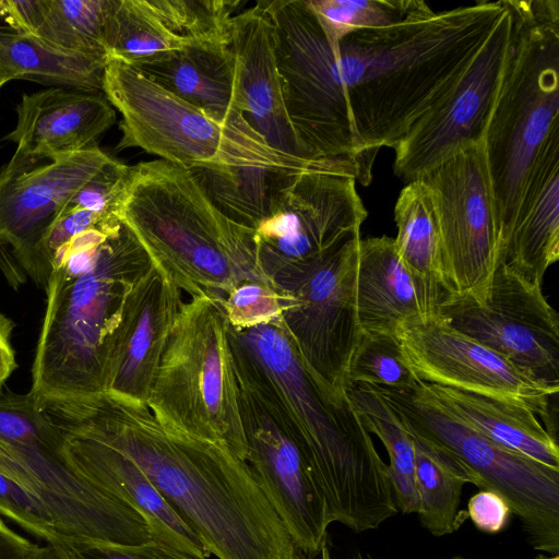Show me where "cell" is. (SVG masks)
Instances as JSON below:
<instances>
[{"label":"cell","mask_w":559,"mask_h":559,"mask_svg":"<svg viewBox=\"0 0 559 559\" xmlns=\"http://www.w3.org/2000/svg\"><path fill=\"white\" fill-rule=\"evenodd\" d=\"M285 110L308 159L346 160L368 186L381 147L395 150L453 88L504 0L358 28L330 45L307 0H264Z\"/></svg>","instance_id":"cell-1"},{"label":"cell","mask_w":559,"mask_h":559,"mask_svg":"<svg viewBox=\"0 0 559 559\" xmlns=\"http://www.w3.org/2000/svg\"><path fill=\"white\" fill-rule=\"evenodd\" d=\"M41 407L133 460L217 559H298L249 464L226 443L186 432L146 402L111 392Z\"/></svg>","instance_id":"cell-2"},{"label":"cell","mask_w":559,"mask_h":559,"mask_svg":"<svg viewBox=\"0 0 559 559\" xmlns=\"http://www.w3.org/2000/svg\"><path fill=\"white\" fill-rule=\"evenodd\" d=\"M151 263L117 215L56 250L32 366L29 393L37 404L106 392L111 338L130 290Z\"/></svg>","instance_id":"cell-3"},{"label":"cell","mask_w":559,"mask_h":559,"mask_svg":"<svg viewBox=\"0 0 559 559\" xmlns=\"http://www.w3.org/2000/svg\"><path fill=\"white\" fill-rule=\"evenodd\" d=\"M266 394L312 465L332 522L356 533L399 511L388 465L349 397L336 399L309 372L283 320L236 331Z\"/></svg>","instance_id":"cell-4"},{"label":"cell","mask_w":559,"mask_h":559,"mask_svg":"<svg viewBox=\"0 0 559 559\" xmlns=\"http://www.w3.org/2000/svg\"><path fill=\"white\" fill-rule=\"evenodd\" d=\"M116 214L190 295L221 297L218 292L228 295L243 283L277 290L254 230L224 215L183 167L159 158L130 166Z\"/></svg>","instance_id":"cell-5"},{"label":"cell","mask_w":559,"mask_h":559,"mask_svg":"<svg viewBox=\"0 0 559 559\" xmlns=\"http://www.w3.org/2000/svg\"><path fill=\"white\" fill-rule=\"evenodd\" d=\"M506 4L511 36L483 140L500 252L533 170L547 146L559 140V1Z\"/></svg>","instance_id":"cell-6"},{"label":"cell","mask_w":559,"mask_h":559,"mask_svg":"<svg viewBox=\"0 0 559 559\" xmlns=\"http://www.w3.org/2000/svg\"><path fill=\"white\" fill-rule=\"evenodd\" d=\"M146 403L158 418L222 441L246 461L231 328L221 297L200 292L182 300Z\"/></svg>","instance_id":"cell-7"},{"label":"cell","mask_w":559,"mask_h":559,"mask_svg":"<svg viewBox=\"0 0 559 559\" xmlns=\"http://www.w3.org/2000/svg\"><path fill=\"white\" fill-rule=\"evenodd\" d=\"M401 424L456 464L471 484L496 492L536 550L559 555V469L507 449L456 419L417 386L370 385Z\"/></svg>","instance_id":"cell-8"},{"label":"cell","mask_w":559,"mask_h":559,"mask_svg":"<svg viewBox=\"0 0 559 559\" xmlns=\"http://www.w3.org/2000/svg\"><path fill=\"white\" fill-rule=\"evenodd\" d=\"M360 235L310 261L286 264L292 297L283 323L312 377L336 399H346L347 370L360 335L355 281Z\"/></svg>","instance_id":"cell-9"},{"label":"cell","mask_w":559,"mask_h":559,"mask_svg":"<svg viewBox=\"0 0 559 559\" xmlns=\"http://www.w3.org/2000/svg\"><path fill=\"white\" fill-rule=\"evenodd\" d=\"M416 179L435 198L448 297L484 301L500 261V231L484 143L461 148Z\"/></svg>","instance_id":"cell-10"},{"label":"cell","mask_w":559,"mask_h":559,"mask_svg":"<svg viewBox=\"0 0 559 559\" xmlns=\"http://www.w3.org/2000/svg\"><path fill=\"white\" fill-rule=\"evenodd\" d=\"M237 371L246 462L296 549L319 555L333 523L320 480L266 392L238 366Z\"/></svg>","instance_id":"cell-11"},{"label":"cell","mask_w":559,"mask_h":559,"mask_svg":"<svg viewBox=\"0 0 559 559\" xmlns=\"http://www.w3.org/2000/svg\"><path fill=\"white\" fill-rule=\"evenodd\" d=\"M102 91L122 117L118 150L140 147L188 170L224 164L238 112L217 122L135 68L110 58Z\"/></svg>","instance_id":"cell-12"},{"label":"cell","mask_w":559,"mask_h":559,"mask_svg":"<svg viewBox=\"0 0 559 559\" xmlns=\"http://www.w3.org/2000/svg\"><path fill=\"white\" fill-rule=\"evenodd\" d=\"M438 314L536 380L559 388V318L542 284L500 262L484 301L448 297Z\"/></svg>","instance_id":"cell-13"},{"label":"cell","mask_w":559,"mask_h":559,"mask_svg":"<svg viewBox=\"0 0 559 559\" xmlns=\"http://www.w3.org/2000/svg\"><path fill=\"white\" fill-rule=\"evenodd\" d=\"M112 157L98 146L55 158L13 154L0 167V269L14 289L41 276L36 249L61 206Z\"/></svg>","instance_id":"cell-14"},{"label":"cell","mask_w":559,"mask_h":559,"mask_svg":"<svg viewBox=\"0 0 559 559\" xmlns=\"http://www.w3.org/2000/svg\"><path fill=\"white\" fill-rule=\"evenodd\" d=\"M367 211L355 170L336 165L300 173L254 229L263 269L310 261L359 236Z\"/></svg>","instance_id":"cell-15"},{"label":"cell","mask_w":559,"mask_h":559,"mask_svg":"<svg viewBox=\"0 0 559 559\" xmlns=\"http://www.w3.org/2000/svg\"><path fill=\"white\" fill-rule=\"evenodd\" d=\"M396 336L419 381L511 402L544 417L558 394L559 388L536 380L438 313L404 323Z\"/></svg>","instance_id":"cell-16"},{"label":"cell","mask_w":559,"mask_h":559,"mask_svg":"<svg viewBox=\"0 0 559 559\" xmlns=\"http://www.w3.org/2000/svg\"><path fill=\"white\" fill-rule=\"evenodd\" d=\"M495 27L448 95L409 130L394 173L407 182L463 147L480 143L500 86L512 19L506 4Z\"/></svg>","instance_id":"cell-17"},{"label":"cell","mask_w":559,"mask_h":559,"mask_svg":"<svg viewBox=\"0 0 559 559\" xmlns=\"http://www.w3.org/2000/svg\"><path fill=\"white\" fill-rule=\"evenodd\" d=\"M181 302V288L152 261L130 290L111 338L106 392L147 402Z\"/></svg>","instance_id":"cell-18"},{"label":"cell","mask_w":559,"mask_h":559,"mask_svg":"<svg viewBox=\"0 0 559 559\" xmlns=\"http://www.w3.org/2000/svg\"><path fill=\"white\" fill-rule=\"evenodd\" d=\"M48 418L61 435L62 454L69 465L90 483L138 511L150 526L153 539L198 559L211 556L133 460L83 430Z\"/></svg>","instance_id":"cell-19"},{"label":"cell","mask_w":559,"mask_h":559,"mask_svg":"<svg viewBox=\"0 0 559 559\" xmlns=\"http://www.w3.org/2000/svg\"><path fill=\"white\" fill-rule=\"evenodd\" d=\"M345 164L352 166L346 160L306 159L281 152L255 133L225 166L204 165L189 171L224 215L254 230L300 173Z\"/></svg>","instance_id":"cell-20"},{"label":"cell","mask_w":559,"mask_h":559,"mask_svg":"<svg viewBox=\"0 0 559 559\" xmlns=\"http://www.w3.org/2000/svg\"><path fill=\"white\" fill-rule=\"evenodd\" d=\"M15 110L16 124L3 140L34 159L97 147V139L116 122L104 93L93 90L49 87L23 95Z\"/></svg>","instance_id":"cell-21"},{"label":"cell","mask_w":559,"mask_h":559,"mask_svg":"<svg viewBox=\"0 0 559 559\" xmlns=\"http://www.w3.org/2000/svg\"><path fill=\"white\" fill-rule=\"evenodd\" d=\"M230 35L245 119L272 147L306 158L285 110L274 28L264 0L234 16Z\"/></svg>","instance_id":"cell-22"},{"label":"cell","mask_w":559,"mask_h":559,"mask_svg":"<svg viewBox=\"0 0 559 559\" xmlns=\"http://www.w3.org/2000/svg\"><path fill=\"white\" fill-rule=\"evenodd\" d=\"M559 258V140L549 144L533 170L499 263L543 283Z\"/></svg>","instance_id":"cell-23"},{"label":"cell","mask_w":559,"mask_h":559,"mask_svg":"<svg viewBox=\"0 0 559 559\" xmlns=\"http://www.w3.org/2000/svg\"><path fill=\"white\" fill-rule=\"evenodd\" d=\"M358 326L368 334L396 336L400 328L425 316L414 282L389 236L360 239L355 281Z\"/></svg>","instance_id":"cell-24"},{"label":"cell","mask_w":559,"mask_h":559,"mask_svg":"<svg viewBox=\"0 0 559 559\" xmlns=\"http://www.w3.org/2000/svg\"><path fill=\"white\" fill-rule=\"evenodd\" d=\"M133 68L217 122L241 112L230 45H190Z\"/></svg>","instance_id":"cell-25"},{"label":"cell","mask_w":559,"mask_h":559,"mask_svg":"<svg viewBox=\"0 0 559 559\" xmlns=\"http://www.w3.org/2000/svg\"><path fill=\"white\" fill-rule=\"evenodd\" d=\"M418 389L443 411L493 442L559 469V447L536 415L511 402L417 381Z\"/></svg>","instance_id":"cell-26"},{"label":"cell","mask_w":559,"mask_h":559,"mask_svg":"<svg viewBox=\"0 0 559 559\" xmlns=\"http://www.w3.org/2000/svg\"><path fill=\"white\" fill-rule=\"evenodd\" d=\"M394 219L395 249L414 282L424 313L437 314L448 298L441 274L439 221L433 194L420 179L401 190Z\"/></svg>","instance_id":"cell-27"},{"label":"cell","mask_w":559,"mask_h":559,"mask_svg":"<svg viewBox=\"0 0 559 559\" xmlns=\"http://www.w3.org/2000/svg\"><path fill=\"white\" fill-rule=\"evenodd\" d=\"M106 63L107 57L68 51L38 37L0 27V69L12 80L102 91Z\"/></svg>","instance_id":"cell-28"},{"label":"cell","mask_w":559,"mask_h":559,"mask_svg":"<svg viewBox=\"0 0 559 559\" xmlns=\"http://www.w3.org/2000/svg\"><path fill=\"white\" fill-rule=\"evenodd\" d=\"M347 395L365 428L380 439L388 452V468L397 511L418 513L415 447L411 433L372 386L353 385Z\"/></svg>","instance_id":"cell-29"},{"label":"cell","mask_w":559,"mask_h":559,"mask_svg":"<svg viewBox=\"0 0 559 559\" xmlns=\"http://www.w3.org/2000/svg\"><path fill=\"white\" fill-rule=\"evenodd\" d=\"M411 436L415 447L420 523L433 536L451 534L467 519V512L459 507L463 486L469 480L447 455L413 433Z\"/></svg>","instance_id":"cell-30"},{"label":"cell","mask_w":559,"mask_h":559,"mask_svg":"<svg viewBox=\"0 0 559 559\" xmlns=\"http://www.w3.org/2000/svg\"><path fill=\"white\" fill-rule=\"evenodd\" d=\"M190 45L165 26L148 0H111L105 33L107 58L138 67Z\"/></svg>","instance_id":"cell-31"},{"label":"cell","mask_w":559,"mask_h":559,"mask_svg":"<svg viewBox=\"0 0 559 559\" xmlns=\"http://www.w3.org/2000/svg\"><path fill=\"white\" fill-rule=\"evenodd\" d=\"M111 0H40L34 35L58 48L107 57L105 33Z\"/></svg>","instance_id":"cell-32"},{"label":"cell","mask_w":559,"mask_h":559,"mask_svg":"<svg viewBox=\"0 0 559 559\" xmlns=\"http://www.w3.org/2000/svg\"><path fill=\"white\" fill-rule=\"evenodd\" d=\"M330 45L358 28L385 27L432 12L423 0H307Z\"/></svg>","instance_id":"cell-33"},{"label":"cell","mask_w":559,"mask_h":559,"mask_svg":"<svg viewBox=\"0 0 559 559\" xmlns=\"http://www.w3.org/2000/svg\"><path fill=\"white\" fill-rule=\"evenodd\" d=\"M165 26L191 45H230L231 23L247 1L148 0Z\"/></svg>","instance_id":"cell-34"},{"label":"cell","mask_w":559,"mask_h":559,"mask_svg":"<svg viewBox=\"0 0 559 559\" xmlns=\"http://www.w3.org/2000/svg\"><path fill=\"white\" fill-rule=\"evenodd\" d=\"M0 515L9 518L47 544L74 542L41 492L1 453Z\"/></svg>","instance_id":"cell-35"},{"label":"cell","mask_w":559,"mask_h":559,"mask_svg":"<svg viewBox=\"0 0 559 559\" xmlns=\"http://www.w3.org/2000/svg\"><path fill=\"white\" fill-rule=\"evenodd\" d=\"M417 381L406 364L397 336L360 332L348 365V389L369 384L404 391Z\"/></svg>","instance_id":"cell-36"},{"label":"cell","mask_w":559,"mask_h":559,"mask_svg":"<svg viewBox=\"0 0 559 559\" xmlns=\"http://www.w3.org/2000/svg\"><path fill=\"white\" fill-rule=\"evenodd\" d=\"M0 439L20 449L62 453L60 432L29 392L0 393Z\"/></svg>","instance_id":"cell-37"},{"label":"cell","mask_w":559,"mask_h":559,"mask_svg":"<svg viewBox=\"0 0 559 559\" xmlns=\"http://www.w3.org/2000/svg\"><path fill=\"white\" fill-rule=\"evenodd\" d=\"M231 330L240 331L282 319L287 296L260 283H243L221 298Z\"/></svg>","instance_id":"cell-38"},{"label":"cell","mask_w":559,"mask_h":559,"mask_svg":"<svg viewBox=\"0 0 559 559\" xmlns=\"http://www.w3.org/2000/svg\"><path fill=\"white\" fill-rule=\"evenodd\" d=\"M129 170L130 166L112 158L84 183L60 210H87L103 215L116 214Z\"/></svg>","instance_id":"cell-39"},{"label":"cell","mask_w":559,"mask_h":559,"mask_svg":"<svg viewBox=\"0 0 559 559\" xmlns=\"http://www.w3.org/2000/svg\"><path fill=\"white\" fill-rule=\"evenodd\" d=\"M52 545L67 559H198L156 539L136 545L92 542H61Z\"/></svg>","instance_id":"cell-40"},{"label":"cell","mask_w":559,"mask_h":559,"mask_svg":"<svg viewBox=\"0 0 559 559\" xmlns=\"http://www.w3.org/2000/svg\"><path fill=\"white\" fill-rule=\"evenodd\" d=\"M466 512L478 530L490 534L503 530L512 513L507 501L489 490H480L471 497Z\"/></svg>","instance_id":"cell-41"},{"label":"cell","mask_w":559,"mask_h":559,"mask_svg":"<svg viewBox=\"0 0 559 559\" xmlns=\"http://www.w3.org/2000/svg\"><path fill=\"white\" fill-rule=\"evenodd\" d=\"M15 323L0 309V393L7 380L16 369L15 352L12 346V333Z\"/></svg>","instance_id":"cell-42"},{"label":"cell","mask_w":559,"mask_h":559,"mask_svg":"<svg viewBox=\"0 0 559 559\" xmlns=\"http://www.w3.org/2000/svg\"><path fill=\"white\" fill-rule=\"evenodd\" d=\"M39 548L20 536L0 519V559H29Z\"/></svg>","instance_id":"cell-43"},{"label":"cell","mask_w":559,"mask_h":559,"mask_svg":"<svg viewBox=\"0 0 559 559\" xmlns=\"http://www.w3.org/2000/svg\"><path fill=\"white\" fill-rule=\"evenodd\" d=\"M29 559H67L66 556L53 545L47 544L39 547Z\"/></svg>","instance_id":"cell-44"},{"label":"cell","mask_w":559,"mask_h":559,"mask_svg":"<svg viewBox=\"0 0 559 559\" xmlns=\"http://www.w3.org/2000/svg\"><path fill=\"white\" fill-rule=\"evenodd\" d=\"M451 559H469V558H465L462 556H454ZM536 559H559V555H550V556L539 555L536 557Z\"/></svg>","instance_id":"cell-45"},{"label":"cell","mask_w":559,"mask_h":559,"mask_svg":"<svg viewBox=\"0 0 559 559\" xmlns=\"http://www.w3.org/2000/svg\"><path fill=\"white\" fill-rule=\"evenodd\" d=\"M9 81H12L11 76L0 69V88Z\"/></svg>","instance_id":"cell-46"},{"label":"cell","mask_w":559,"mask_h":559,"mask_svg":"<svg viewBox=\"0 0 559 559\" xmlns=\"http://www.w3.org/2000/svg\"><path fill=\"white\" fill-rule=\"evenodd\" d=\"M320 559H331L330 551L324 544L320 550Z\"/></svg>","instance_id":"cell-47"},{"label":"cell","mask_w":559,"mask_h":559,"mask_svg":"<svg viewBox=\"0 0 559 559\" xmlns=\"http://www.w3.org/2000/svg\"><path fill=\"white\" fill-rule=\"evenodd\" d=\"M355 559H364V558H361V557H357V558H355Z\"/></svg>","instance_id":"cell-48"}]
</instances>
